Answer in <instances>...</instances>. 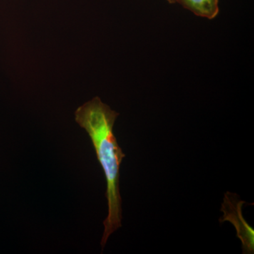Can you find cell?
<instances>
[{
	"mask_svg": "<svg viewBox=\"0 0 254 254\" xmlns=\"http://www.w3.org/2000/svg\"><path fill=\"white\" fill-rule=\"evenodd\" d=\"M118 116L119 113L103 103L99 97L87 102L75 112V120L91 138L106 180L108 213L101 240L103 250L110 235L122 227L123 220L120 172L125 154L113 132Z\"/></svg>",
	"mask_w": 254,
	"mask_h": 254,
	"instance_id": "1",
	"label": "cell"
},
{
	"mask_svg": "<svg viewBox=\"0 0 254 254\" xmlns=\"http://www.w3.org/2000/svg\"><path fill=\"white\" fill-rule=\"evenodd\" d=\"M177 3L196 16L210 20L216 17L220 11L219 0H177Z\"/></svg>",
	"mask_w": 254,
	"mask_h": 254,
	"instance_id": "3",
	"label": "cell"
},
{
	"mask_svg": "<svg viewBox=\"0 0 254 254\" xmlns=\"http://www.w3.org/2000/svg\"><path fill=\"white\" fill-rule=\"evenodd\" d=\"M170 4H175L177 3V0H167Z\"/></svg>",
	"mask_w": 254,
	"mask_h": 254,
	"instance_id": "4",
	"label": "cell"
},
{
	"mask_svg": "<svg viewBox=\"0 0 254 254\" xmlns=\"http://www.w3.org/2000/svg\"><path fill=\"white\" fill-rule=\"evenodd\" d=\"M246 202L239 199L236 193L227 191L224 196L221 211L223 215L220 219V223L230 222L236 229L237 236L242 242V253H254V230L246 221L242 214V207Z\"/></svg>",
	"mask_w": 254,
	"mask_h": 254,
	"instance_id": "2",
	"label": "cell"
}]
</instances>
